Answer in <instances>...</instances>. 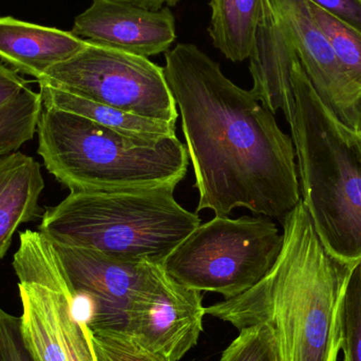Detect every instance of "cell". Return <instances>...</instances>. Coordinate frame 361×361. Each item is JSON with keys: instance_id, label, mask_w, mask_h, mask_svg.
I'll list each match as a JSON object with an SVG mask.
<instances>
[{"instance_id": "obj_19", "label": "cell", "mask_w": 361, "mask_h": 361, "mask_svg": "<svg viewBox=\"0 0 361 361\" xmlns=\"http://www.w3.org/2000/svg\"><path fill=\"white\" fill-rule=\"evenodd\" d=\"M42 107L40 93L27 88L0 108V158L33 139Z\"/></svg>"}, {"instance_id": "obj_23", "label": "cell", "mask_w": 361, "mask_h": 361, "mask_svg": "<svg viewBox=\"0 0 361 361\" xmlns=\"http://www.w3.org/2000/svg\"><path fill=\"white\" fill-rule=\"evenodd\" d=\"M219 361H279L273 331L267 324L239 331Z\"/></svg>"}, {"instance_id": "obj_7", "label": "cell", "mask_w": 361, "mask_h": 361, "mask_svg": "<svg viewBox=\"0 0 361 361\" xmlns=\"http://www.w3.org/2000/svg\"><path fill=\"white\" fill-rule=\"evenodd\" d=\"M37 82L141 118L176 125L179 116L164 68L148 57L91 42Z\"/></svg>"}, {"instance_id": "obj_10", "label": "cell", "mask_w": 361, "mask_h": 361, "mask_svg": "<svg viewBox=\"0 0 361 361\" xmlns=\"http://www.w3.org/2000/svg\"><path fill=\"white\" fill-rule=\"evenodd\" d=\"M322 103L345 126L361 131V89L341 67L307 0H269Z\"/></svg>"}, {"instance_id": "obj_27", "label": "cell", "mask_w": 361, "mask_h": 361, "mask_svg": "<svg viewBox=\"0 0 361 361\" xmlns=\"http://www.w3.org/2000/svg\"><path fill=\"white\" fill-rule=\"evenodd\" d=\"M131 4H137L142 8H148V10H160L164 8V4L167 6H175L177 0H126Z\"/></svg>"}, {"instance_id": "obj_8", "label": "cell", "mask_w": 361, "mask_h": 361, "mask_svg": "<svg viewBox=\"0 0 361 361\" xmlns=\"http://www.w3.org/2000/svg\"><path fill=\"white\" fill-rule=\"evenodd\" d=\"M51 244L76 300L89 307L86 324L90 330H123L128 312L162 269L160 263L127 262L90 250Z\"/></svg>"}, {"instance_id": "obj_4", "label": "cell", "mask_w": 361, "mask_h": 361, "mask_svg": "<svg viewBox=\"0 0 361 361\" xmlns=\"http://www.w3.org/2000/svg\"><path fill=\"white\" fill-rule=\"evenodd\" d=\"M36 133L47 171L70 192L177 187L188 169V152L177 135H126L46 106Z\"/></svg>"}, {"instance_id": "obj_13", "label": "cell", "mask_w": 361, "mask_h": 361, "mask_svg": "<svg viewBox=\"0 0 361 361\" xmlns=\"http://www.w3.org/2000/svg\"><path fill=\"white\" fill-rule=\"evenodd\" d=\"M297 59L298 55L286 30L267 0L254 48L248 57L252 78L250 92L274 114L281 110L288 125L294 114L292 72Z\"/></svg>"}, {"instance_id": "obj_25", "label": "cell", "mask_w": 361, "mask_h": 361, "mask_svg": "<svg viewBox=\"0 0 361 361\" xmlns=\"http://www.w3.org/2000/svg\"><path fill=\"white\" fill-rule=\"evenodd\" d=\"M361 33V0H309Z\"/></svg>"}, {"instance_id": "obj_20", "label": "cell", "mask_w": 361, "mask_h": 361, "mask_svg": "<svg viewBox=\"0 0 361 361\" xmlns=\"http://www.w3.org/2000/svg\"><path fill=\"white\" fill-rule=\"evenodd\" d=\"M309 1V0H307ZM310 11L345 73L361 89V33L309 1Z\"/></svg>"}, {"instance_id": "obj_22", "label": "cell", "mask_w": 361, "mask_h": 361, "mask_svg": "<svg viewBox=\"0 0 361 361\" xmlns=\"http://www.w3.org/2000/svg\"><path fill=\"white\" fill-rule=\"evenodd\" d=\"M95 361H169L144 348L131 335L116 329H88Z\"/></svg>"}, {"instance_id": "obj_14", "label": "cell", "mask_w": 361, "mask_h": 361, "mask_svg": "<svg viewBox=\"0 0 361 361\" xmlns=\"http://www.w3.org/2000/svg\"><path fill=\"white\" fill-rule=\"evenodd\" d=\"M88 44L72 32L0 17V61L37 80Z\"/></svg>"}, {"instance_id": "obj_9", "label": "cell", "mask_w": 361, "mask_h": 361, "mask_svg": "<svg viewBox=\"0 0 361 361\" xmlns=\"http://www.w3.org/2000/svg\"><path fill=\"white\" fill-rule=\"evenodd\" d=\"M205 316L202 293L182 286L162 267L156 283L128 312L122 331L149 351L179 361L199 343Z\"/></svg>"}, {"instance_id": "obj_3", "label": "cell", "mask_w": 361, "mask_h": 361, "mask_svg": "<svg viewBox=\"0 0 361 361\" xmlns=\"http://www.w3.org/2000/svg\"><path fill=\"white\" fill-rule=\"evenodd\" d=\"M292 82L301 202L329 254L354 267L361 261V133L322 103L299 57Z\"/></svg>"}, {"instance_id": "obj_2", "label": "cell", "mask_w": 361, "mask_h": 361, "mask_svg": "<svg viewBox=\"0 0 361 361\" xmlns=\"http://www.w3.org/2000/svg\"><path fill=\"white\" fill-rule=\"evenodd\" d=\"M283 245L271 271L250 290L206 307L241 331L267 324L279 361H337L341 309L352 267L322 245L302 202L282 220Z\"/></svg>"}, {"instance_id": "obj_15", "label": "cell", "mask_w": 361, "mask_h": 361, "mask_svg": "<svg viewBox=\"0 0 361 361\" xmlns=\"http://www.w3.org/2000/svg\"><path fill=\"white\" fill-rule=\"evenodd\" d=\"M44 188L35 159L19 152L0 158V259L10 248L17 228L37 218Z\"/></svg>"}, {"instance_id": "obj_1", "label": "cell", "mask_w": 361, "mask_h": 361, "mask_svg": "<svg viewBox=\"0 0 361 361\" xmlns=\"http://www.w3.org/2000/svg\"><path fill=\"white\" fill-rule=\"evenodd\" d=\"M165 61L199 192L195 214L246 208L283 220L301 200L292 137L195 44H177Z\"/></svg>"}, {"instance_id": "obj_17", "label": "cell", "mask_w": 361, "mask_h": 361, "mask_svg": "<svg viewBox=\"0 0 361 361\" xmlns=\"http://www.w3.org/2000/svg\"><path fill=\"white\" fill-rule=\"evenodd\" d=\"M14 269L23 305L21 331L34 361H67L46 288L23 269Z\"/></svg>"}, {"instance_id": "obj_21", "label": "cell", "mask_w": 361, "mask_h": 361, "mask_svg": "<svg viewBox=\"0 0 361 361\" xmlns=\"http://www.w3.org/2000/svg\"><path fill=\"white\" fill-rule=\"evenodd\" d=\"M341 337L345 361H361V261L352 267L343 292Z\"/></svg>"}, {"instance_id": "obj_6", "label": "cell", "mask_w": 361, "mask_h": 361, "mask_svg": "<svg viewBox=\"0 0 361 361\" xmlns=\"http://www.w3.org/2000/svg\"><path fill=\"white\" fill-rule=\"evenodd\" d=\"M283 233L264 216H216L200 224L161 263L171 278L197 292L233 298L275 264Z\"/></svg>"}, {"instance_id": "obj_11", "label": "cell", "mask_w": 361, "mask_h": 361, "mask_svg": "<svg viewBox=\"0 0 361 361\" xmlns=\"http://www.w3.org/2000/svg\"><path fill=\"white\" fill-rule=\"evenodd\" d=\"M71 32L91 44L144 57L169 52L177 38L171 8L148 10L126 0H92Z\"/></svg>"}, {"instance_id": "obj_12", "label": "cell", "mask_w": 361, "mask_h": 361, "mask_svg": "<svg viewBox=\"0 0 361 361\" xmlns=\"http://www.w3.org/2000/svg\"><path fill=\"white\" fill-rule=\"evenodd\" d=\"M13 267L23 269L46 288L67 361H95L86 322L80 319L75 295L63 275L51 242L40 231L19 233Z\"/></svg>"}, {"instance_id": "obj_18", "label": "cell", "mask_w": 361, "mask_h": 361, "mask_svg": "<svg viewBox=\"0 0 361 361\" xmlns=\"http://www.w3.org/2000/svg\"><path fill=\"white\" fill-rule=\"evenodd\" d=\"M42 106L78 114L101 126L131 135L148 137H173L176 125L150 120L121 111L84 97L72 94L44 82H38Z\"/></svg>"}, {"instance_id": "obj_28", "label": "cell", "mask_w": 361, "mask_h": 361, "mask_svg": "<svg viewBox=\"0 0 361 361\" xmlns=\"http://www.w3.org/2000/svg\"><path fill=\"white\" fill-rule=\"evenodd\" d=\"M177 1H179V0H177Z\"/></svg>"}, {"instance_id": "obj_26", "label": "cell", "mask_w": 361, "mask_h": 361, "mask_svg": "<svg viewBox=\"0 0 361 361\" xmlns=\"http://www.w3.org/2000/svg\"><path fill=\"white\" fill-rule=\"evenodd\" d=\"M29 88V82L21 78L17 71L0 63V108L16 99Z\"/></svg>"}, {"instance_id": "obj_24", "label": "cell", "mask_w": 361, "mask_h": 361, "mask_svg": "<svg viewBox=\"0 0 361 361\" xmlns=\"http://www.w3.org/2000/svg\"><path fill=\"white\" fill-rule=\"evenodd\" d=\"M0 361H34L21 331L20 317L0 307Z\"/></svg>"}, {"instance_id": "obj_16", "label": "cell", "mask_w": 361, "mask_h": 361, "mask_svg": "<svg viewBox=\"0 0 361 361\" xmlns=\"http://www.w3.org/2000/svg\"><path fill=\"white\" fill-rule=\"evenodd\" d=\"M267 0H210L208 33L212 44L229 61H243L254 48Z\"/></svg>"}, {"instance_id": "obj_29", "label": "cell", "mask_w": 361, "mask_h": 361, "mask_svg": "<svg viewBox=\"0 0 361 361\" xmlns=\"http://www.w3.org/2000/svg\"><path fill=\"white\" fill-rule=\"evenodd\" d=\"M360 133H361V131H360Z\"/></svg>"}, {"instance_id": "obj_5", "label": "cell", "mask_w": 361, "mask_h": 361, "mask_svg": "<svg viewBox=\"0 0 361 361\" xmlns=\"http://www.w3.org/2000/svg\"><path fill=\"white\" fill-rule=\"evenodd\" d=\"M176 187L124 192H70L42 216L49 241L127 262L162 263L200 224L178 203Z\"/></svg>"}]
</instances>
